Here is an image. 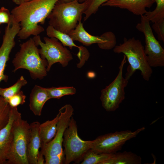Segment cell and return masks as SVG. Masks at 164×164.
<instances>
[{"label": "cell", "mask_w": 164, "mask_h": 164, "mask_svg": "<svg viewBox=\"0 0 164 164\" xmlns=\"http://www.w3.org/2000/svg\"><path fill=\"white\" fill-rule=\"evenodd\" d=\"M109 0H87V6L83 14L85 15L84 21L87 20L92 14H95L99 8L104 3Z\"/></svg>", "instance_id": "cell-26"}, {"label": "cell", "mask_w": 164, "mask_h": 164, "mask_svg": "<svg viewBox=\"0 0 164 164\" xmlns=\"http://www.w3.org/2000/svg\"><path fill=\"white\" fill-rule=\"evenodd\" d=\"M59 0H32L14 8L12 18L19 23L20 29L17 36L21 39L32 35H39L44 31L43 27L46 19Z\"/></svg>", "instance_id": "cell-1"}, {"label": "cell", "mask_w": 164, "mask_h": 164, "mask_svg": "<svg viewBox=\"0 0 164 164\" xmlns=\"http://www.w3.org/2000/svg\"><path fill=\"white\" fill-rule=\"evenodd\" d=\"M142 158L131 152L125 151L112 154L111 157L101 164H141Z\"/></svg>", "instance_id": "cell-19"}, {"label": "cell", "mask_w": 164, "mask_h": 164, "mask_svg": "<svg viewBox=\"0 0 164 164\" xmlns=\"http://www.w3.org/2000/svg\"><path fill=\"white\" fill-rule=\"evenodd\" d=\"M126 61V57L124 55L117 75L112 82L101 91L100 99L102 105L108 112L115 111L125 99V88L128 80L123 76V69Z\"/></svg>", "instance_id": "cell-8"}, {"label": "cell", "mask_w": 164, "mask_h": 164, "mask_svg": "<svg viewBox=\"0 0 164 164\" xmlns=\"http://www.w3.org/2000/svg\"><path fill=\"white\" fill-rule=\"evenodd\" d=\"M156 4L155 9L152 11H147L144 15L153 23L164 20V0H155Z\"/></svg>", "instance_id": "cell-23"}, {"label": "cell", "mask_w": 164, "mask_h": 164, "mask_svg": "<svg viewBox=\"0 0 164 164\" xmlns=\"http://www.w3.org/2000/svg\"><path fill=\"white\" fill-rule=\"evenodd\" d=\"M46 88L36 85L30 95L29 107L34 115H41L43 107L46 102L50 99Z\"/></svg>", "instance_id": "cell-17"}, {"label": "cell", "mask_w": 164, "mask_h": 164, "mask_svg": "<svg viewBox=\"0 0 164 164\" xmlns=\"http://www.w3.org/2000/svg\"><path fill=\"white\" fill-rule=\"evenodd\" d=\"M62 1L64 2H68L73 1L74 0H61Z\"/></svg>", "instance_id": "cell-33"}, {"label": "cell", "mask_w": 164, "mask_h": 164, "mask_svg": "<svg viewBox=\"0 0 164 164\" xmlns=\"http://www.w3.org/2000/svg\"><path fill=\"white\" fill-rule=\"evenodd\" d=\"M13 138L6 164H29L27 149L30 135V124L21 116L14 121Z\"/></svg>", "instance_id": "cell-5"}, {"label": "cell", "mask_w": 164, "mask_h": 164, "mask_svg": "<svg viewBox=\"0 0 164 164\" xmlns=\"http://www.w3.org/2000/svg\"><path fill=\"white\" fill-rule=\"evenodd\" d=\"M46 88L50 99H59L64 96L74 94L76 92V89L73 87H53Z\"/></svg>", "instance_id": "cell-24"}, {"label": "cell", "mask_w": 164, "mask_h": 164, "mask_svg": "<svg viewBox=\"0 0 164 164\" xmlns=\"http://www.w3.org/2000/svg\"><path fill=\"white\" fill-rule=\"evenodd\" d=\"M26 96L22 91L9 98L7 101L11 108L17 107L19 105H22L26 102Z\"/></svg>", "instance_id": "cell-27"}, {"label": "cell", "mask_w": 164, "mask_h": 164, "mask_svg": "<svg viewBox=\"0 0 164 164\" xmlns=\"http://www.w3.org/2000/svg\"><path fill=\"white\" fill-rule=\"evenodd\" d=\"M92 141H84L79 137L76 121L72 117L64 132L63 144L64 147V163L68 164L83 158L91 148Z\"/></svg>", "instance_id": "cell-7"}, {"label": "cell", "mask_w": 164, "mask_h": 164, "mask_svg": "<svg viewBox=\"0 0 164 164\" xmlns=\"http://www.w3.org/2000/svg\"><path fill=\"white\" fill-rule=\"evenodd\" d=\"M32 38L36 45L40 47L39 52L41 57L47 62V72L54 63H59L63 67H65L73 59L70 52L57 39L45 37L43 43L39 35L34 36Z\"/></svg>", "instance_id": "cell-6"}, {"label": "cell", "mask_w": 164, "mask_h": 164, "mask_svg": "<svg viewBox=\"0 0 164 164\" xmlns=\"http://www.w3.org/2000/svg\"><path fill=\"white\" fill-rule=\"evenodd\" d=\"M46 34L48 37H54L60 42L64 46H67L72 49L73 47L78 48V53H80L84 46H78L75 44L70 36L59 30H57L50 25H49L46 29Z\"/></svg>", "instance_id": "cell-20"}, {"label": "cell", "mask_w": 164, "mask_h": 164, "mask_svg": "<svg viewBox=\"0 0 164 164\" xmlns=\"http://www.w3.org/2000/svg\"><path fill=\"white\" fill-rule=\"evenodd\" d=\"M112 154L96 152L91 149L88 151L83 158L81 164H101L110 158Z\"/></svg>", "instance_id": "cell-21"}, {"label": "cell", "mask_w": 164, "mask_h": 164, "mask_svg": "<svg viewBox=\"0 0 164 164\" xmlns=\"http://www.w3.org/2000/svg\"><path fill=\"white\" fill-rule=\"evenodd\" d=\"M145 129V127H142L134 132L116 131L100 136L92 140L91 149L98 153H114L121 150L126 141L135 137Z\"/></svg>", "instance_id": "cell-10"}, {"label": "cell", "mask_w": 164, "mask_h": 164, "mask_svg": "<svg viewBox=\"0 0 164 164\" xmlns=\"http://www.w3.org/2000/svg\"><path fill=\"white\" fill-rule=\"evenodd\" d=\"M20 29L19 24L11 20L5 28L2 44L0 47V82H6L8 76L4 74L6 63L15 42V38Z\"/></svg>", "instance_id": "cell-13"}, {"label": "cell", "mask_w": 164, "mask_h": 164, "mask_svg": "<svg viewBox=\"0 0 164 164\" xmlns=\"http://www.w3.org/2000/svg\"><path fill=\"white\" fill-rule=\"evenodd\" d=\"M44 155L40 151H39L37 156V164H44Z\"/></svg>", "instance_id": "cell-31"}, {"label": "cell", "mask_w": 164, "mask_h": 164, "mask_svg": "<svg viewBox=\"0 0 164 164\" xmlns=\"http://www.w3.org/2000/svg\"><path fill=\"white\" fill-rule=\"evenodd\" d=\"M59 116V112L53 120H47L40 124L39 133L41 142V147L49 143L54 138L57 131Z\"/></svg>", "instance_id": "cell-18"}, {"label": "cell", "mask_w": 164, "mask_h": 164, "mask_svg": "<svg viewBox=\"0 0 164 164\" xmlns=\"http://www.w3.org/2000/svg\"><path fill=\"white\" fill-rule=\"evenodd\" d=\"M80 3H82L86 1L87 0H77Z\"/></svg>", "instance_id": "cell-34"}, {"label": "cell", "mask_w": 164, "mask_h": 164, "mask_svg": "<svg viewBox=\"0 0 164 164\" xmlns=\"http://www.w3.org/2000/svg\"><path fill=\"white\" fill-rule=\"evenodd\" d=\"M11 13L6 8L2 7L0 9V25L2 23L8 24L10 22Z\"/></svg>", "instance_id": "cell-30"}, {"label": "cell", "mask_w": 164, "mask_h": 164, "mask_svg": "<svg viewBox=\"0 0 164 164\" xmlns=\"http://www.w3.org/2000/svg\"><path fill=\"white\" fill-rule=\"evenodd\" d=\"M141 21L136 28L143 33L145 37V53L150 67L164 66V49L155 37L150 24V21L144 15H141Z\"/></svg>", "instance_id": "cell-9"}, {"label": "cell", "mask_w": 164, "mask_h": 164, "mask_svg": "<svg viewBox=\"0 0 164 164\" xmlns=\"http://www.w3.org/2000/svg\"><path fill=\"white\" fill-rule=\"evenodd\" d=\"M32 0H12L13 2L16 5H19L23 3L29 2Z\"/></svg>", "instance_id": "cell-32"}, {"label": "cell", "mask_w": 164, "mask_h": 164, "mask_svg": "<svg viewBox=\"0 0 164 164\" xmlns=\"http://www.w3.org/2000/svg\"><path fill=\"white\" fill-rule=\"evenodd\" d=\"M81 20L79 21L76 28L68 34L73 41H78L86 46L97 43L99 48L105 50L114 47L116 40L113 33L107 32L100 36L91 35L85 30Z\"/></svg>", "instance_id": "cell-12"}, {"label": "cell", "mask_w": 164, "mask_h": 164, "mask_svg": "<svg viewBox=\"0 0 164 164\" xmlns=\"http://www.w3.org/2000/svg\"><path fill=\"white\" fill-rule=\"evenodd\" d=\"M86 6V1L80 3L77 0L68 2L59 1L47 18L49 24L57 30L68 34L82 19Z\"/></svg>", "instance_id": "cell-2"}, {"label": "cell", "mask_w": 164, "mask_h": 164, "mask_svg": "<svg viewBox=\"0 0 164 164\" xmlns=\"http://www.w3.org/2000/svg\"><path fill=\"white\" fill-rule=\"evenodd\" d=\"M152 28L159 40L164 42V20L153 23Z\"/></svg>", "instance_id": "cell-28"}, {"label": "cell", "mask_w": 164, "mask_h": 164, "mask_svg": "<svg viewBox=\"0 0 164 164\" xmlns=\"http://www.w3.org/2000/svg\"><path fill=\"white\" fill-rule=\"evenodd\" d=\"M73 111V108L70 104H66L59 109L60 116L56 135L50 142L40 147V151L44 159L64 153L62 147L63 135Z\"/></svg>", "instance_id": "cell-11"}, {"label": "cell", "mask_w": 164, "mask_h": 164, "mask_svg": "<svg viewBox=\"0 0 164 164\" xmlns=\"http://www.w3.org/2000/svg\"><path fill=\"white\" fill-rule=\"evenodd\" d=\"M20 46L12 61L14 67L13 72L20 69H26L29 71L32 79H43L47 74V62L41 57L33 38L23 43Z\"/></svg>", "instance_id": "cell-4"}, {"label": "cell", "mask_w": 164, "mask_h": 164, "mask_svg": "<svg viewBox=\"0 0 164 164\" xmlns=\"http://www.w3.org/2000/svg\"><path fill=\"white\" fill-rule=\"evenodd\" d=\"M21 116L17 107L10 108L7 125L0 130V164H6L13 138L12 127L15 121Z\"/></svg>", "instance_id": "cell-14"}, {"label": "cell", "mask_w": 164, "mask_h": 164, "mask_svg": "<svg viewBox=\"0 0 164 164\" xmlns=\"http://www.w3.org/2000/svg\"><path fill=\"white\" fill-rule=\"evenodd\" d=\"M27 83L24 77L22 76L12 86L6 88L0 87V96L7 101L9 98L19 93L21 88Z\"/></svg>", "instance_id": "cell-22"}, {"label": "cell", "mask_w": 164, "mask_h": 164, "mask_svg": "<svg viewBox=\"0 0 164 164\" xmlns=\"http://www.w3.org/2000/svg\"><path fill=\"white\" fill-rule=\"evenodd\" d=\"M155 2V0H109L102 6H108L126 9L137 15H144Z\"/></svg>", "instance_id": "cell-15"}, {"label": "cell", "mask_w": 164, "mask_h": 164, "mask_svg": "<svg viewBox=\"0 0 164 164\" xmlns=\"http://www.w3.org/2000/svg\"><path fill=\"white\" fill-rule=\"evenodd\" d=\"M114 53H122L129 63L125 78L128 80L135 71L139 70L143 78L148 81L153 71L149 64L145 53L144 47L141 41L134 37L128 39L124 38L123 42L116 45L113 49Z\"/></svg>", "instance_id": "cell-3"}, {"label": "cell", "mask_w": 164, "mask_h": 164, "mask_svg": "<svg viewBox=\"0 0 164 164\" xmlns=\"http://www.w3.org/2000/svg\"><path fill=\"white\" fill-rule=\"evenodd\" d=\"M45 164H61L64 163L65 156L64 153L47 157L44 159Z\"/></svg>", "instance_id": "cell-29"}, {"label": "cell", "mask_w": 164, "mask_h": 164, "mask_svg": "<svg viewBox=\"0 0 164 164\" xmlns=\"http://www.w3.org/2000/svg\"><path fill=\"white\" fill-rule=\"evenodd\" d=\"M40 123L34 121L30 124V135L27 149V159L29 164H37L41 140L39 133Z\"/></svg>", "instance_id": "cell-16"}, {"label": "cell", "mask_w": 164, "mask_h": 164, "mask_svg": "<svg viewBox=\"0 0 164 164\" xmlns=\"http://www.w3.org/2000/svg\"><path fill=\"white\" fill-rule=\"evenodd\" d=\"M1 33V31H0V34Z\"/></svg>", "instance_id": "cell-35"}, {"label": "cell", "mask_w": 164, "mask_h": 164, "mask_svg": "<svg viewBox=\"0 0 164 164\" xmlns=\"http://www.w3.org/2000/svg\"><path fill=\"white\" fill-rule=\"evenodd\" d=\"M10 108L8 102L0 96V130L8 122Z\"/></svg>", "instance_id": "cell-25"}]
</instances>
